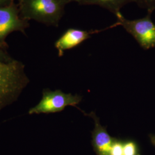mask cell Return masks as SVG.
<instances>
[{
    "instance_id": "obj_10",
    "label": "cell",
    "mask_w": 155,
    "mask_h": 155,
    "mask_svg": "<svg viewBox=\"0 0 155 155\" xmlns=\"http://www.w3.org/2000/svg\"><path fill=\"white\" fill-rule=\"evenodd\" d=\"M139 6L141 8L145 9L147 12H153L155 11V0H134Z\"/></svg>"
},
{
    "instance_id": "obj_4",
    "label": "cell",
    "mask_w": 155,
    "mask_h": 155,
    "mask_svg": "<svg viewBox=\"0 0 155 155\" xmlns=\"http://www.w3.org/2000/svg\"><path fill=\"white\" fill-rule=\"evenodd\" d=\"M82 99V97L77 94H66L61 90L51 91L50 89H44L41 100L38 105L29 110L28 114L32 115L61 112L67 106H76Z\"/></svg>"
},
{
    "instance_id": "obj_7",
    "label": "cell",
    "mask_w": 155,
    "mask_h": 155,
    "mask_svg": "<svg viewBox=\"0 0 155 155\" xmlns=\"http://www.w3.org/2000/svg\"><path fill=\"white\" fill-rule=\"evenodd\" d=\"M89 116L93 118L95 122L91 140L94 152L97 155H111L114 137L110 136L105 127L101 125L98 118L94 113H91Z\"/></svg>"
},
{
    "instance_id": "obj_1",
    "label": "cell",
    "mask_w": 155,
    "mask_h": 155,
    "mask_svg": "<svg viewBox=\"0 0 155 155\" xmlns=\"http://www.w3.org/2000/svg\"><path fill=\"white\" fill-rule=\"evenodd\" d=\"M22 18L58 27L64 14L66 6L72 0H17Z\"/></svg>"
},
{
    "instance_id": "obj_9",
    "label": "cell",
    "mask_w": 155,
    "mask_h": 155,
    "mask_svg": "<svg viewBox=\"0 0 155 155\" xmlns=\"http://www.w3.org/2000/svg\"><path fill=\"white\" fill-rule=\"evenodd\" d=\"M122 155H141L139 145L133 140H122Z\"/></svg>"
},
{
    "instance_id": "obj_3",
    "label": "cell",
    "mask_w": 155,
    "mask_h": 155,
    "mask_svg": "<svg viewBox=\"0 0 155 155\" xmlns=\"http://www.w3.org/2000/svg\"><path fill=\"white\" fill-rule=\"evenodd\" d=\"M152 13L148 12L145 16L135 20H128L121 12L116 16L117 25L130 34L144 50L155 47V24L151 20Z\"/></svg>"
},
{
    "instance_id": "obj_11",
    "label": "cell",
    "mask_w": 155,
    "mask_h": 155,
    "mask_svg": "<svg viewBox=\"0 0 155 155\" xmlns=\"http://www.w3.org/2000/svg\"><path fill=\"white\" fill-rule=\"evenodd\" d=\"M15 59H13L6 51L5 50L0 47V62L8 63L14 61Z\"/></svg>"
},
{
    "instance_id": "obj_8",
    "label": "cell",
    "mask_w": 155,
    "mask_h": 155,
    "mask_svg": "<svg viewBox=\"0 0 155 155\" xmlns=\"http://www.w3.org/2000/svg\"><path fill=\"white\" fill-rule=\"evenodd\" d=\"M79 5H98L116 16L121 13V9L127 4L134 2V0H72Z\"/></svg>"
},
{
    "instance_id": "obj_6",
    "label": "cell",
    "mask_w": 155,
    "mask_h": 155,
    "mask_svg": "<svg viewBox=\"0 0 155 155\" xmlns=\"http://www.w3.org/2000/svg\"><path fill=\"white\" fill-rule=\"evenodd\" d=\"M118 26L116 22L110 27L104 28L101 30H82L80 29L69 28L58 39L55 43V47L58 50V56L61 57L63 55L64 52L67 50H71L83 41L89 39L94 34L101 32L110 28L116 27Z\"/></svg>"
},
{
    "instance_id": "obj_12",
    "label": "cell",
    "mask_w": 155,
    "mask_h": 155,
    "mask_svg": "<svg viewBox=\"0 0 155 155\" xmlns=\"http://www.w3.org/2000/svg\"><path fill=\"white\" fill-rule=\"evenodd\" d=\"M15 2V0H0V8L10 5Z\"/></svg>"
},
{
    "instance_id": "obj_2",
    "label": "cell",
    "mask_w": 155,
    "mask_h": 155,
    "mask_svg": "<svg viewBox=\"0 0 155 155\" xmlns=\"http://www.w3.org/2000/svg\"><path fill=\"white\" fill-rule=\"evenodd\" d=\"M29 82L22 62H0V111L16 101Z\"/></svg>"
},
{
    "instance_id": "obj_5",
    "label": "cell",
    "mask_w": 155,
    "mask_h": 155,
    "mask_svg": "<svg viewBox=\"0 0 155 155\" xmlns=\"http://www.w3.org/2000/svg\"><path fill=\"white\" fill-rule=\"evenodd\" d=\"M29 26V21L21 17L17 5L15 2L0 8V47L4 50L8 48L6 38L10 33L14 32L25 33Z\"/></svg>"
}]
</instances>
